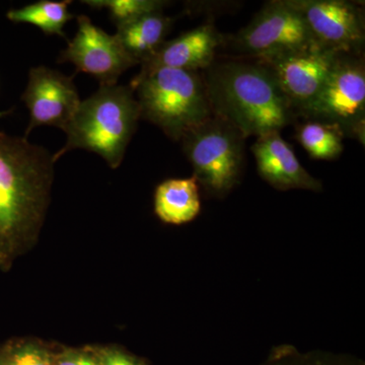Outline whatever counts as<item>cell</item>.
Instances as JSON below:
<instances>
[{
    "mask_svg": "<svg viewBox=\"0 0 365 365\" xmlns=\"http://www.w3.org/2000/svg\"><path fill=\"white\" fill-rule=\"evenodd\" d=\"M129 86L137 93L140 118L172 140L181 141L213 115L200 71L158 67L139 72Z\"/></svg>",
    "mask_w": 365,
    "mask_h": 365,
    "instance_id": "cell-4",
    "label": "cell"
},
{
    "mask_svg": "<svg viewBox=\"0 0 365 365\" xmlns=\"http://www.w3.org/2000/svg\"><path fill=\"white\" fill-rule=\"evenodd\" d=\"M318 44L346 54H360L364 44V11L346 0H290Z\"/></svg>",
    "mask_w": 365,
    "mask_h": 365,
    "instance_id": "cell-9",
    "label": "cell"
},
{
    "mask_svg": "<svg viewBox=\"0 0 365 365\" xmlns=\"http://www.w3.org/2000/svg\"><path fill=\"white\" fill-rule=\"evenodd\" d=\"M83 4L91 9H107L112 21L119 28L146 14L163 11L168 2L162 0H86Z\"/></svg>",
    "mask_w": 365,
    "mask_h": 365,
    "instance_id": "cell-18",
    "label": "cell"
},
{
    "mask_svg": "<svg viewBox=\"0 0 365 365\" xmlns=\"http://www.w3.org/2000/svg\"><path fill=\"white\" fill-rule=\"evenodd\" d=\"M55 365H100V364L83 353L66 352L59 357Z\"/></svg>",
    "mask_w": 365,
    "mask_h": 365,
    "instance_id": "cell-22",
    "label": "cell"
},
{
    "mask_svg": "<svg viewBox=\"0 0 365 365\" xmlns=\"http://www.w3.org/2000/svg\"><path fill=\"white\" fill-rule=\"evenodd\" d=\"M100 365H143L133 357L116 350H108L102 354Z\"/></svg>",
    "mask_w": 365,
    "mask_h": 365,
    "instance_id": "cell-21",
    "label": "cell"
},
{
    "mask_svg": "<svg viewBox=\"0 0 365 365\" xmlns=\"http://www.w3.org/2000/svg\"><path fill=\"white\" fill-rule=\"evenodd\" d=\"M9 112L0 113V117ZM53 155L26 137L0 131V269L39 232L54 177Z\"/></svg>",
    "mask_w": 365,
    "mask_h": 365,
    "instance_id": "cell-1",
    "label": "cell"
},
{
    "mask_svg": "<svg viewBox=\"0 0 365 365\" xmlns=\"http://www.w3.org/2000/svg\"><path fill=\"white\" fill-rule=\"evenodd\" d=\"M225 40L215 26L206 24L198 26L176 39L163 43L150 59L141 64L140 71L158 67L205 71L215 61L216 52Z\"/></svg>",
    "mask_w": 365,
    "mask_h": 365,
    "instance_id": "cell-13",
    "label": "cell"
},
{
    "mask_svg": "<svg viewBox=\"0 0 365 365\" xmlns=\"http://www.w3.org/2000/svg\"><path fill=\"white\" fill-rule=\"evenodd\" d=\"M257 168L262 179L280 191L302 189L321 192L323 185L312 176L297 160L289 144L280 132H271L260 137L252 146Z\"/></svg>",
    "mask_w": 365,
    "mask_h": 365,
    "instance_id": "cell-12",
    "label": "cell"
},
{
    "mask_svg": "<svg viewBox=\"0 0 365 365\" xmlns=\"http://www.w3.org/2000/svg\"><path fill=\"white\" fill-rule=\"evenodd\" d=\"M21 100L30 111L25 137L39 126L66 130L81 102L73 76H64L46 66L31 68Z\"/></svg>",
    "mask_w": 365,
    "mask_h": 365,
    "instance_id": "cell-11",
    "label": "cell"
},
{
    "mask_svg": "<svg viewBox=\"0 0 365 365\" xmlns=\"http://www.w3.org/2000/svg\"><path fill=\"white\" fill-rule=\"evenodd\" d=\"M344 134L334 125L312 121L300 125L297 139L311 158L319 160H336L343 151Z\"/></svg>",
    "mask_w": 365,
    "mask_h": 365,
    "instance_id": "cell-17",
    "label": "cell"
},
{
    "mask_svg": "<svg viewBox=\"0 0 365 365\" xmlns=\"http://www.w3.org/2000/svg\"><path fill=\"white\" fill-rule=\"evenodd\" d=\"M317 43L290 0L267 2L230 46L241 59H261Z\"/></svg>",
    "mask_w": 365,
    "mask_h": 365,
    "instance_id": "cell-7",
    "label": "cell"
},
{
    "mask_svg": "<svg viewBox=\"0 0 365 365\" xmlns=\"http://www.w3.org/2000/svg\"><path fill=\"white\" fill-rule=\"evenodd\" d=\"M172 24V18L157 11L119 26L116 37L129 56L143 64L165 42Z\"/></svg>",
    "mask_w": 365,
    "mask_h": 365,
    "instance_id": "cell-15",
    "label": "cell"
},
{
    "mask_svg": "<svg viewBox=\"0 0 365 365\" xmlns=\"http://www.w3.org/2000/svg\"><path fill=\"white\" fill-rule=\"evenodd\" d=\"M71 4V0H41L21 9H11L7 11L6 18L13 23L31 24L38 26L46 35H57L66 38L64 26L74 18L73 14L68 11Z\"/></svg>",
    "mask_w": 365,
    "mask_h": 365,
    "instance_id": "cell-16",
    "label": "cell"
},
{
    "mask_svg": "<svg viewBox=\"0 0 365 365\" xmlns=\"http://www.w3.org/2000/svg\"><path fill=\"white\" fill-rule=\"evenodd\" d=\"M202 76L212 114L245 138L280 132L297 117L272 74L257 62L215 60Z\"/></svg>",
    "mask_w": 365,
    "mask_h": 365,
    "instance_id": "cell-2",
    "label": "cell"
},
{
    "mask_svg": "<svg viewBox=\"0 0 365 365\" xmlns=\"http://www.w3.org/2000/svg\"><path fill=\"white\" fill-rule=\"evenodd\" d=\"M245 139L234 125L215 115L181 139L193 177L208 195L222 198L239 182Z\"/></svg>",
    "mask_w": 365,
    "mask_h": 365,
    "instance_id": "cell-5",
    "label": "cell"
},
{
    "mask_svg": "<svg viewBox=\"0 0 365 365\" xmlns=\"http://www.w3.org/2000/svg\"><path fill=\"white\" fill-rule=\"evenodd\" d=\"M341 54L345 53L314 43L255 62L272 74L295 114L302 115L325 85Z\"/></svg>",
    "mask_w": 365,
    "mask_h": 365,
    "instance_id": "cell-8",
    "label": "cell"
},
{
    "mask_svg": "<svg viewBox=\"0 0 365 365\" xmlns=\"http://www.w3.org/2000/svg\"><path fill=\"white\" fill-rule=\"evenodd\" d=\"M9 359L11 365H52L50 355L34 344L19 346Z\"/></svg>",
    "mask_w": 365,
    "mask_h": 365,
    "instance_id": "cell-20",
    "label": "cell"
},
{
    "mask_svg": "<svg viewBox=\"0 0 365 365\" xmlns=\"http://www.w3.org/2000/svg\"><path fill=\"white\" fill-rule=\"evenodd\" d=\"M134 93L130 86H100L81 101L64 130L66 143L53 155L54 163L68 151L85 150L104 158L112 169L119 168L141 119Z\"/></svg>",
    "mask_w": 365,
    "mask_h": 365,
    "instance_id": "cell-3",
    "label": "cell"
},
{
    "mask_svg": "<svg viewBox=\"0 0 365 365\" xmlns=\"http://www.w3.org/2000/svg\"><path fill=\"white\" fill-rule=\"evenodd\" d=\"M302 116L334 125L344 136L364 143L365 66L361 54H341L337 63Z\"/></svg>",
    "mask_w": 365,
    "mask_h": 365,
    "instance_id": "cell-6",
    "label": "cell"
},
{
    "mask_svg": "<svg viewBox=\"0 0 365 365\" xmlns=\"http://www.w3.org/2000/svg\"><path fill=\"white\" fill-rule=\"evenodd\" d=\"M0 365H11V361H9V359L0 356Z\"/></svg>",
    "mask_w": 365,
    "mask_h": 365,
    "instance_id": "cell-23",
    "label": "cell"
},
{
    "mask_svg": "<svg viewBox=\"0 0 365 365\" xmlns=\"http://www.w3.org/2000/svg\"><path fill=\"white\" fill-rule=\"evenodd\" d=\"M262 365H361V362L344 356L324 352H300L292 345L273 348Z\"/></svg>",
    "mask_w": 365,
    "mask_h": 365,
    "instance_id": "cell-19",
    "label": "cell"
},
{
    "mask_svg": "<svg viewBox=\"0 0 365 365\" xmlns=\"http://www.w3.org/2000/svg\"><path fill=\"white\" fill-rule=\"evenodd\" d=\"M78 33L60 53L58 62H71L76 71L91 74L100 86L117 85L120 76L137 62L125 51L116 35L93 25L88 16H78Z\"/></svg>",
    "mask_w": 365,
    "mask_h": 365,
    "instance_id": "cell-10",
    "label": "cell"
},
{
    "mask_svg": "<svg viewBox=\"0 0 365 365\" xmlns=\"http://www.w3.org/2000/svg\"><path fill=\"white\" fill-rule=\"evenodd\" d=\"M200 210V193L194 177L167 180L155 190V212L163 222L185 225L195 220Z\"/></svg>",
    "mask_w": 365,
    "mask_h": 365,
    "instance_id": "cell-14",
    "label": "cell"
}]
</instances>
